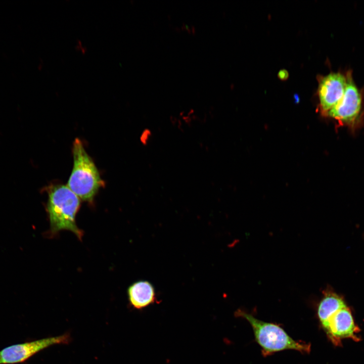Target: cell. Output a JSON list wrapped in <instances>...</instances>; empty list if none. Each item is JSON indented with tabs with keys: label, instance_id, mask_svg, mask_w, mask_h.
Instances as JSON below:
<instances>
[{
	"label": "cell",
	"instance_id": "obj_1",
	"mask_svg": "<svg viewBox=\"0 0 364 364\" xmlns=\"http://www.w3.org/2000/svg\"><path fill=\"white\" fill-rule=\"evenodd\" d=\"M48 196L47 210L51 233L55 235L62 230L70 231L81 240L83 232L75 221L80 206L79 198L67 186L62 185L51 186Z\"/></svg>",
	"mask_w": 364,
	"mask_h": 364
},
{
	"label": "cell",
	"instance_id": "obj_2",
	"mask_svg": "<svg viewBox=\"0 0 364 364\" xmlns=\"http://www.w3.org/2000/svg\"><path fill=\"white\" fill-rule=\"evenodd\" d=\"M73 167L67 187L82 200L92 202L103 185L92 159L78 138L73 143Z\"/></svg>",
	"mask_w": 364,
	"mask_h": 364
},
{
	"label": "cell",
	"instance_id": "obj_3",
	"mask_svg": "<svg viewBox=\"0 0 364 364\" xmlns=\"http://www.w3.org/2000/svg\"><path fill=\"white\" fill-rule=\"evenodd\" d=\"M236 315L245 318L250 324L264 356L288 349L302 353L310 351V344L295 341L278 325L261 321L240 309L236 311Z\"/></svg>",
	"mask_w": 364,
	"mask_h": 364
},
{
	"label": "cell",
	"instance_id": "obj_4",
	"mask_svg": "<svg viewBox=\"0 0 364 364\" xmlns=\"http://www.w3.org/2000/svg\"><path fill=\"white\" fill-rule=\"evenodd\" d=\"M69 337L62 335L13 345L0 351V364L22 362L51 345L67 343Z\"/></svg>",
	"mask_w": 364,
	"mask_h": 364
},
{
	"label": "cell",
	"instance_id": "obj_5",
	"mask_svg": "<svg viewBox=\"0 0 364 364\" xmlns=\"http://www.w3.org/2000/svg\"><path fill=\"white\" fill-rule=\"evenodd\" d=\"M323 329L329 339L336 346L341 344L343 339L359 340L357 334L359 329L355 324L351 311L347 306L335 312Z\"/></svg>",
	"mask_w": 364,
	"mask_h": 364
},
{
	"label": "cell",
	"instance_id": "obj_6",
	"mask_svg": "<svg viewBox=\"0 0 364 364\" xmlns=\"http://www.w3.org/2000/svg\"><path fill=\"white\" fill-rule=\"evenodd\" d=\"M360 107L361 97L359 93L351 78H347L342 98L327 114L343 122L350 123L355 120Z\"/></svg>",
	"mask_w": 364,
	"mask_h": 364
},
{
	"label": "cell",
	"instance_id": "obj_7",
	"mask_svg": "<svg viewBox=\"0 0 364 364\" xmlns=\"http://www.w3.org/2000/svg\"><path fill=\"white\" fill-rule=\"evenodd\" d=\"M347 78L339 73H333L320 81L318 93L322 110L327 113L342 98Z\"/></svg>",
	"mask_w": 364,
	"mask_h": 364
},
{
	"label": "cell",
	"instance_id": "obj_8",
	"mask_svg": "<svg viewBox=\"0 0 364 364\" xmlns=\"http://www.w3.org/2000/svg\"><path fill=\"white\" fill-rule=\"evenodd\" d=\"M127 294L130 304L138 309L147 306L155 299L154 287L148 281L140 280L132 283L128 288Z\"/></svg>",
	"mask_w": 364,
	"mask_h": 364
},
{
	"label": "cell",
	"instance_id": "obj_9",
	"mask_svg": "<svg viewBox=\"0 0 364 364\" xmlns=\"http://www.w3.org/2000/svg\"><path fill=\"white\" fill-rule=\"evenodd\" d=\"M346 306L339 295L331 291L325 292L317 309V316L323 328L335 312Z\"/></svg>",
	"mask_w": 364,
	"mask_h": 364
},
{
	"label": "cell",
	"instance_id": "obj_10",
	"mask_svg": "<svg viewBox=\"0 0 364 364\" xmlns=\"http://www.w3.org/2000/svg\"><path fill=\"white\" fill-rule=\"evenodd\" d=\"M153 136V132L151 129L145 128L142 132L140 140L141 143L147 145L150 142H151Z\"/></svg>",
	"mask_w": 364,
	"mask_h": 364
},
{
	"label": "cell",
	"instance_id": "obj_11",
	"mask_svg": "<svg viewBox=\"0 0 364 364\" xmlns=\"http://www.w3.org/2000/svg\"><path fill=\"white\" fill-rule=\"evenodd\" d=\"M285 74L287 75V73H286V72H285V73L284 72V71H282L280 72V73H279L280 77H282L283 79L284 78V77H287V76L285 75Z\"/></svg>",
	"mask_w": 364,
	"mask_h": 364
}]
</instances>
